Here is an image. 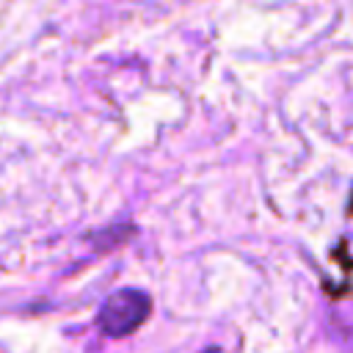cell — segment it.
Returning <instances> with one entry per match:
<instances>
[{"label":"cell","instance_id":"1","mask_svg":"<svg viewBox=\"0 0 353 353\" xmlns=\"http://www.w3.org/2000/svg\"><path fill=\"white\" fill-rule=\"evenodd\" d=\"M149 309H152V301L146 292L135 287H124L102 303L97 323L108 336H127L149 317Z\"/></svg>","mask_w":353,"mask_h":353}]
</instances>
